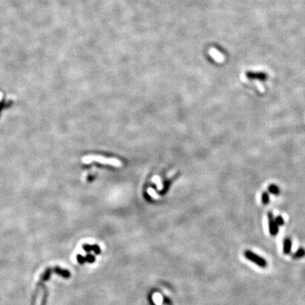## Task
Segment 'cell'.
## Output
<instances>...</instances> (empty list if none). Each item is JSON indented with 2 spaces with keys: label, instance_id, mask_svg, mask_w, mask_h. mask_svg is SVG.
I'll use <instances>...</instances> for the list:
<instances>
[{
  "label": "cell",
  "instance_id": "8992f818",
  "mask_svg": "<svg viewBox=\"0 0 305 305\" xmlns=\"http://www.w3.org/2000/svg\"><path fill=\"white\" fill-rule=\"evenodd\" d=\"M292 250V241L290 238H285L283 241V254H289Z\"/></svg>",
  "mask_w": 305,
  "mask_h": 305
},
{
  "label": "cell",
  "instance_id": "6da1fadb",
  "mask_svg": "<svg viewBox=\"0 0 305 305\" xmlns=\"http://www.w3.org/2000/svg\"><path fill=\"white\" fill-rule=\"evenodd\" d=\"M83 161L85 163H90L92 161H98L100 164H105L109 166H114V167H121L122 166V163L119 159L114 158H106L102 156H87L83 158Z\"/></svg>",
  "mask_w": 305,
  "mask_h": 305
},
{
  "label": "cell",
  "instance_id": "277c9868",
  "mask_svg": "<svg viewBox=\"0 0 305 305\" xmlns=\"http://www.w3.org/2000/svg\"><path fill=\"white\" fill-rule=\"evenodd\" d=\"M82 248L86 251L87 254H90L91 252H93L95 254H101V248L98 244H93V245H89L87 243H85L82 246Z\"/></svg>",
  "mask_w": 305,
  "mask_h": 305
},
{
  "label": "cell",
  "instance_id": "7c38bea8",
  "mask_svg": "<svg viewBox=\"0 0 305 305\" xmlns=\"http://www.w3.org/2000/svg\"><path fill=\"white\" fill-rule=\"evenodd\" d=\"M85 260H86V262L89 263V264H92V263H94L96 261V258L92 254H87L85 256Z\"/></svg>",
  "mask_w": 305,
  "mask_h": 305
},
{
  "label": "cell",
  "instance_id": "8fae6325",
  "mask_svg": "<svg viewBox=\"0 0 305 305\" xmlns=\"http://www.w3.org/2000/svg\"><path fill=\"white\" fill-rule=\"evenodd\" d=\"M51 272H52V270L51 269H48V270H46V271L44 272V274L42 276V279H41V281H48V280H49V278H50V276H51Z\"/></svg>",
  "mask_w": 305,
  "mask_h": 305
},
{
  "label": "cell",
  "instance_id": "9a60e30c",
  "mask_svg": "<svg viewBox=\"0 0 305 305\" xmlns=\"http://www.w3.org/2000/svg\"><path fill=\"white\" fill-rule=\"evenodd\" d=\"M275 221H276V224L278 225L279 226L283 225L284 223H285V221H284V220H283V218L281 216H276V218H275Z\"/></svg>",
  "mask_w": 305,
  "mask_h": 305
},
{
  "label": "cell",
  "instance_id": "ba28073f",
  "mask_svg": "<svg viewBox=\"0 0 305 305\" xmlns=\"http://www.w3.org/2000/svg\"><path fill=\"white\" fill-rule=\"evenodd\" d=\"M303 256H305V249L304 248H303V247H299L297 251H296V253L293 254V259H301V258H303Z\"/></svg>",
  "mask_w": 305,
  "mask_h": 305
},
{
  "label": "cell",
  "instance_id": "9c48e42d",
  "mask_svg": "<svg viewBox=\"0 0 305 305\" xmlns=\"http://www.w3.org/2000/svg\"><path fill=\"white\" fill-rule=\"evenodd\" d=\"M152 180L154 182H155V184L157 185V188H158V190H162L163 189V184H162L161 179H160V177H158V176H154V177H153Z\"/></svg>",
  "mask_w": 305,
  "mask_h": 305
},
{
  "label": "cell",
  "instance_id": "3957f363",
  "mask_svg": "<svg viewBox=\"0 0 305 305\" xmlns=\"http://www.w3.org/2000/svg\"><path fill=\"white\" fill-rule=\"evenodd\" d=\"M268 222H269V230L270 233L272 236H276L279 232V225L276 224L275 218L273 216V214L271 212L268 213Z\"/></svg>",
  "mask_w": 305,
  "mask_h": 305
},
{
  "label": "cell",
  "instance_id": "5bb4252c",
  "mask_svg": "<svg viewBox=\"0 0 305 305\" xmlns=\"http://www.w3.org/2000/svg\"><path fill=\"white\" fill-rule=\"evenodd\" d=\"M261 200H262V203L263 204H268L269 201H270V198H269V194L267 192H263L262 194V198H261Z\"/></svg>",
  "mask_w": 305,
  "mask_h": 305
},
{
  "label": "cell",
  "instance_id": "30bf717a",
  "mask_svg": "<svg viewBox=\"0 0 305 305\" xmlns=\"http://www.w3.org/2000/svg\"><path fill=\"white\" fill-rule=\"evenodd\" d=\"M268 190L270 192H271L272 194H275V195L279 194L280 192L279 188H278L276 185H275V184H271L270 186H269Z\"/></svg>",
  "mask_w": 305,
  "mask_h": 305
},
{
  "label": "cell",
  "instance_id": "5b68a950",
  "mask_svg": "<svg viewBox=\"0 0 305 305\" xmlns=\"http://www.w3.org/2000/svg\"><path fill=\"white\" fill-rule=\"evenodd\" d=\"M53 270H54V273L58 274L59 276H61L64 278H65V279H68V278L70 277V272L68 270H64V269H61L58 267V266H56V267L53 269Z\"/></svg>",
  "mask_w": 305,
  "mask_h": 305
},
{
  "label": "cell",
  "instance_id": "2e32d148",
  "mask_svg": "<svg viewBox=\"0 0 305 305\" xmlns=\"http://www.w3.org/2000/svg\"><path fill=\"white\" fill-rule=\"evenodd\" d=\"M76 259H77V262L80 264V265H83L86 263V260H85V256H82L81 254H77L76 256Z\"/></svg>",
  "mask_w": 305,
  "mask_h": 305
},
{
  "label": "cell",
  "instance_id": "4fadbf2b",
  "mask_svg": "<svg viewBox=\"0 0 305 305\" xmlns=\"http://www.w3.org/2000/svg\"><path fill=\"white\" fill-rule=\"evenodd\" d=\"M147 193H148L149 195H151L153 199H159V196H158V195L156 193L155 190L154 189H153V188H148V189H147Z\"/></svg>",
  "mask_w": 305,
  "mask_h": 305
},
{
  "label": "cell",
  "instance_id": "7a4b0ae2",
  "mask_svg": "<svg viewBox=\"0 0 305 305\" xmlns=\"http://www.w3.org/2000/svg\"><path fill=\"white\" fill-rule=\"evenodd\" d=\"M243 255L247 260L254 263L259 267H260V268H266L267 267V261L265 260L264 258L254 254V252H252L251 250H245L244 253H243Z\"/></svg>",
  "mask_w": 305,
  "mask_h": 305
},
{
  "label": "cell",
  "instance_id": "52a82bcc",
  "mask_svg": "<svg viewBox=\"0 0 305 305\" xmlns=\"http://www.w3.org/2000/svg\"><path fill=\"white\" fill-rule=\"evenodd\" d=\"M247 76L250 78H257V79H259L262 81L267 79V75L265 73H248Z\"/></svg>",
  "mask_w": 305,
  "mask_h": 305
}]
</instances>
